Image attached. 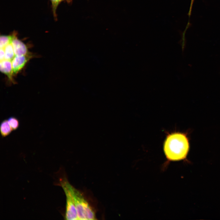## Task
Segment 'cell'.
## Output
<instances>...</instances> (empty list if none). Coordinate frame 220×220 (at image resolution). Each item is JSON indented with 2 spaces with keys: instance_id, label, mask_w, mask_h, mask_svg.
Returning a JSON list of instances; mask_svg holds the SVG:
<instances>
[{
  "instance_id": "1",
  "label": "cell",
  "mask_w": 220,
  "mask_h": 220,
  "mask_svg": "<svg viewBox=\"0 0 220 220\" xmlns=\"http://www.w3.org/2000/svg\"><path fill=\"white\" fill-rule=\"evenodd\" d=\"M189 148V142L186 135L179 132L169 134L164 144L165 155L167 159L171 161L185 159Z\"/></svg>"
},
{
  "instance_id": "2",
  "label": "cell",
  "mask_w": 220,
  "mask_h": 220,
  "mask_svg": "<svg viewBox=\"0 0 220 220\" xmlns=\"http://www.w3.org/2000/svg\"><path fill=\"white\" fill-rule=\"evenodd\" d=\"M69 187L73 197L78 220L96 219L94 211L82 193L70 183Z\"/></svg>"
},
{
  "instance_id": "3",
  "label": "cell",
  "mask_w": 220,
  "mask_h": 220,
  "mask_svg": "<svg viewBox=\"0 0 220 220\" xmlns=\"http://www.w3.org/2000/svg\"><path fill=\"white\" fill-rule=\"evenodd\" d=\"M60 184L65 194L66 197V220H78L77 214L73 196L70 191V183L65 177L61 178Z\"/></svg>"
},
{
  "instance_id": "4",
  "label": "cell",
  "mask_w": 220,
  "mask_h": 220,
  "mask_svg": "<svg viewBox=\"0 0 220 220\" xmlns=\"http://www.w3.org/2000/svg\"><path fill=\"white\" fill-rule=\"evenodd\" d=\"M32 56L29 53L26 55L15 57L12 61L14 75L22 69Z\"/></svg>"
},
{
  "instance_id": "5",
  "label": "cell",
  "mask_w": 220,
  "mask_h": 220,
  "mask_svg": "<svg viewBox=\"0 0 220 220\" xmlns=\"http://www.w3.org/2000/svg\"><path fill=\"white\" fill-rule=\"evenodd\" d=\"M12 44L15 56H21L29 54L26 45L18 39L15 35L12 42Z\"/></svg>"
},
{
  "instance_id": "6",
  "label": "cell",
  "mask_w": 220,
  "mask_h": 220,
  "mask_svg": "<svg viewBox=\"0 0 220 220\" xmlns=\"http://www.w3.org/2000/svg\"><path fill=\"white\" fill-rule=\"evenodd\" d=\"M1 72L8 77L9 80L13 83H15L13 78V74L12 61L4 60L0 62Z\"/></svg>"
},
{
  "instance_id": "7",
  "label": "cell",
  "mask_w": 220,
  "mask_h": 220,
  "mask_svg": "<svg viewBox=\"0 0 220 220\" xmlns=\"http://www.w3.org/2000/svg\"><path fill=\"white\" fill-rule=\"evenodd\" d=\"M0 132L2 137H6L9 135L13 130L9 125L7 119H4L0 124Z\"/></svg>"
},
{
  "instance_id": "8",
  "label": "cell",
  "mask_w": 220,
  "mask_h": 220,
  "mask_svg": "<svg viewBox=\"0 0 220 220\" xmlns=\"http://www.w3.org/2000/svg\"><path fill=\"white\" fill-rule=\"evenodd\" d=\"M4 49L5 59L12 61L16 56L12 43L6 46Z\"/></svg>"
},
{
  "instance_id": "9",
  "label": "cell",
  "mask_w": 220,
  "mask_h": 220,
  "mask_svg": "<svg viewBox=\"0 0 220 220\" xmlns=\"http://www.w3.org/2000/svg\"><path fill=\"white\" fill-rule=\"evenodd\" d=\"M14 35H1L0 37V48H4L8 45L12 43Z\"/></svg>"
},
{
  "instance_id": "10",
  "label": "cell",
  "mask_w": 220,
  "mask_h": 220,
  "mask_svg": "<svg viewBox=\"0 0 220 220\" xmlns=\"http://www.w3.org/2000/svg\"><path fill=\"white\" fill-rule=\"evenodd\" d=\"M8 123L13 130H16L19 127V121L18 119L13 116L10 117L7 119Z\"/></svg>"
},
{
  "instance_id": "11",
  "label": "cell",
  "mask_w": 220,
  "mask_h": 220,
  "mask_svg": "<svg viewBox=\"0 0 220 220\" xmlns=\"http://www.w3.org/2000/svg\"><path fill=\"white\" fill-rule=\"evenodd\" d=\"M0 61L5 60V53L4 48H0Z\"/></svg>"
},
{
  "instance_id": "12",
  "label": "cell",
  "mask_w": 220,
  "mask_h": 220,
  "mask_svg": "<svg viewBox=\"0 0 220 220\" xmlns=\"http://www.w3.org/2000/svg\"><path fill=\"white\" fill-rule=\"evenodd\" d=\"M62 0H51L54 10H55L59 3Z\"/></svg>"
},
{
  "instance_id": "13",
  "label": "cell",
  "mask_w": 220,
  "mask_h": 220,
  "mask_svg": "<svg viewBox=\"0 0 220 220\" xmlns=\"http://www.w3.org/2000/svg\"><path fill=\"white\" fill-rule=\"evenodd\" d=\"M193 0H192V2H191L192 4H191V5H192V3H193Z\"/></svg>"
}]
</instances>
